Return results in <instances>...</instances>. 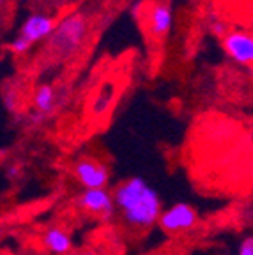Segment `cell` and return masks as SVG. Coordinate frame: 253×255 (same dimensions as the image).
Masks as SVG:
<instances>
[{"label":"cell","instance_id":"obj_1","mask_svg":"<svg viewBox=\"0 0 253 255\" xmlns=\"http://www.w3.org/2000/svg\"><path fill=\"white\" fill-rule=\"evenodd\" d=\"M117 215L129 229L147 231L156 225L163 213V202L158 190L140 175L121 181L112 191Z\"/></svg>","mask_w":253,"mask_h":255},{"label":"cell","instance_id":"obj_2","mask_svg":"<svg viewBox=\"0 0 253 255\" xmlns=\"http://www.w3.org/2000/svg\"><path fill=\"white\" fill-rule=\"evenodd\" d=\"M89 37V18L83 12L75 11L57 21L55 28L48 37V50L53 59L67 60L75 57Z\"/></svg>","mask_w":253,"mask_h":255},{"label":"cell","instance_id":"obj_3","mask_svg":"<svg viewBox=\"0 0 253 255\" xmlns=\"http://www.w3.org/2000/svg\"><path fill=\"white\" fill-rule=\"evenodd\" d=\"M75 204L82 211L96 216V218L110 222L117 215V207L108 188H83L75 199Z\"/></svg>","mask_w":253,"mask_h":255},{"label":"cell","instance_id":"obj_4","mask_svg":"<svg viewBox=\"0 0 253 255\" xmlns=\"http://www.w3.org/2000/svg\"><path fill=\"white\" fill-rule=\"evenodd\" d=\"M73 174L82 188H107L110 183V167L94 156H80L73 165Z\"/></svg>","mask_w":253,"mask_h":255},{"label":"cell","instance_id":"obj_5","mask_svg":"<svg viewBox=\"0 0 253 255\" xmlns=\"http://www.w3.org/2000/svg\"><path fill=\"white\" fill-rule=\"evenodd\" d=\"M198 213L193 206L186 202H177L168 209H163L158 225L166 234H182L197 227Z\"/></svg>","mask_w":253,"mask_h":255},{"label":"cell","instance_id":"obj_6","mask_svg":"<svg viewBox=\"0 0 253 255\" xmlns=\"http://www.w3.org/2000/svg\"><path fill=\"white\" fill-rule=\"evenodd\" d=\"M225 53L241 66H253V34L245 30H232L222 39Z\"/></svg>","mask_w":253,"mask_h":255},{"label":"cell","instance_id":"obj_7","mask_svg":"<svg viewBox=\"0 0 253 255\" xmlns=\"http://www.w3.org/2000/svg\"><path fill=\"white\" fill-rule=\"evenodd\" d=\"M147 25L150 34L158 39L166 37L174 27V7L170 0H156L147 12Z\"/></svg>","mask_w":253,"mask_h":255},{"label":"cell","instance_id":"obj_8","mask_svg":"<svg viewBox=\"0 0 253 255\" xmlns=\"http://www.w3.org/2000/svg\"><path fill=\"white\" fill-rule=\"evenodd\" d=\"M57 91L53 85L50 84H41L39 87L34 92V98H32V107H34V112L28 114V121L30 124L37 126V124L43 123L46 117H50L55 112L57 108Z\"/></svg>","mask_w":253,"mask_h":255},{"label":"cell","instance_id":"obj_9","mask_svg":"<svg viewBox=\"0 0 253 255\" xmlns=\"http://www.w3.org/2000/svg\"><path fill=\"white\" fill-rule=\"evenodd\" d=\"M57 25V20L53 16L44 14V12H34L23 21L20 28V36L28 39L32 44H36L37 41L48 39L50 34L53 32Z\"/></svg>","mask_w":253,"mask_h":255},{"label":"cell","instance_id":"obj_10","mask_svg":"<svg viewBox=\"0 0 253 255\" xmlns=\"http://www.w3.org/2000/svg\"><path fill=\"white\" fill-rule=\"evenodd\" d=\"M41 243L46 248L48 254L52 255H67L73 252V238L66 229L59 225H50L43 232Z\"/></svg>","mask_w":253,"mask_h":255},{"label":"cell","instance_id":"obj_11","mask_svg":"<svg viewBox=\"0 0 253 255\" xmlns=\"http://www.w3.org/2000/svg\"><path fill=\"white\" fill-rule=\"evenodd\" d=\"M32 46H34V44H32L28 39H25L23 36H20V34H18V37H16V39H12L11 44H9V48H11L16 55H25V53L30 52Z\"/></svg>","mask_w":253,"mask_h":255},{"label":"cell","instance_id":"obj_12","mask_svg":"<svg viewBox=\"0 0 253 255\" xmlns=\"http://www.w3.org/2000/svg\"><path fill=\"white\" fill-rule=\"evenodd\" d=\"M209 30H211V34H214V36L220 37V39H223V37L229 34L227 23L222 20H218V18H213V20L209 21Z\"/></svg>","mask_w":253,"mask_h":255},{"label":"cell","instance_id":"obj_13","mask_svg":"<svg viewBox=\"0 0 253 255\" xmlns=\"http://www.w3.org/2000/svg\"><path fill=\"white\" fill-rule=\"evenodd\" d=\"M238 255H253V234L243 238L238 248Z\"/></svg>","mask_w":253,"mask_h":255},{"label":"cell","instance_id":"obj_14","mask_svg":"<svg viewBox=\"0 0 253 255\" xmlns=\"http://www.w3.org/2000/svg\"><path fill=\"white\" fill-rule=\"evenodd\" d=\"M71 255H99V254H98V252H94V250H91V248H82V250L73 252Z\"/></svg>","mask_w":253,"mask_h":255},{"label":"cell","instance_id":"obj_15","mask_svg":"<svg viewBox=\"0 0 253 255\" xmlns=\"http://www.w3.org/2000/svg\"><path fill=\"white\" fill-rule=\"evenodd\" d=\"M4 2H5V0H0V4H4Z\"/></svg>","mask_w":253,"mask_h":255}]
</instances>
